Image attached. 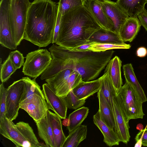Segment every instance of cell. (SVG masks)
I'll list each match as a JSON object with an SVG mask.
<instances>
[{
    "label": "cell",
    "mask_w": 147,
    "mask_h": 147,
    "mask_svg": "<svg viewBox=\"0 0 147 147\" xmlns=\"http://www.w3.org/2000/svg\"><path fill=\"white\" fill-rule=\"evenodd\" d=\"M11 0H1L0 3V43L10 50L17 45L12 34L10 19Z\"/></svg>",
    "instance_id": "cell-8"
},
{
    "label": "cell",
    "mask_w": 147,
    "mask_h": 147,
    "mask_svg": "<svg viewBox=\"0 0 147 147\" xmlns=\"http://www.w3.org/2000/svg\"><path fill=\"white\" fill-rule=\"evenodd\" d=\"M114 52L113 50L100 52H77L69 60L66 67L79 73L82 81H92L98 77L107 66Z\"/></svg>",
    "instance_id": "cell-3"
},
{
    "label": "cell",
    "mask_w": 147,
    "mask_h": 147,
    "mask_svg": "<svg viewBox=\"0 0 147 147\" xmlns=\"http://www.w3.org/2000/svg\"><path fill=\"white\" fill-rule=\"evenodd\" d=\"M100 84V78L89 81H82L72 90L80 100H85L99 91Z\"/></svg>",
    "instance_id": "cell-18"
},
{
    "label": "cell",
    "mask_w": 147,
    "mask_h": 147,
    "mask_svg": "<svg viewBox=\"0 0 147 147\" xmlns=\"http://www.w3.org/2000/svg\"><path fill=\"white\" fill-rule=\"evenodd\" d=\"M30 3L29 0L11 1V26L13 36L17 46L24 39L28 11Z\"/></svg>",
    "instance_id": "cell-5"
},
{
    "label": "cell",
    "mask_w": 147,
    "mask_h": 147,
    "mask_svg": "<svg viewBox=\"0 0 147 147\" xmlns=\"http://www.w3.org/2000/svg\"><path fill=\"white\" fill-rule=\"evenodd\" d=\"M20 107L26 111L36 123L45 117L49 110L43 94H35L31 99L20 104Z\"/></svg>",
    "instance_id": "cell-11"
},
{
    "label": "cell",
    "mask_w": 147,
    "mask_h": 147,
    "mask_svg": "<svg viewBox=\"0 0 147 147\" xmlns=\"http://www.w3.org/2000/svg\"><path fill=\"white\" fill-rule=\"evenodd\" d=\"M7 88L2 83L0 85V120L6 117Z\"/></svg>",
    "instance_id": "cell-35"
},
{
    "label": "cell",
    "mask_w": 147,
    "mask_h": 147,
    "mask_svg": "<svg viewBox=\"0 0 147 147\" xmlns=\"http://www.w3.org/2000/svg\"><path fill=\"white\" fill-rule=\"evenodd\" d=\"M9 56L15 68L17 69L23 65L24 57L19 51L16 50L10 53Z\"/></svg>",
    "instance_id": "cell-36"
},
{
    "label": "cell",
    "mask_w": 147,
    "mask_h": 147,
    "mask_svg": "<svg viewBox=\"0 0 147 147\" xmlns=\"http://www.w3.org/2000/svg\"><path fill=\"white\" fill-rule=\"evenodd\" d=\"M84 1H85V2H86L87 1H88V0H83Z\"/></svg>",
    "instance_id": "cell-43"
},
{
    "label": "cell",
    "mask_w": 147,
    "mask_h": 147,
    "mask_svg": "<svg viewBox=\"0 0 147 147\" xmlns=\"http://www.w3.org/2000/svg\"><path fill=\"white\" fill-rule=\"evenodd\" d=\"M49 110L45 117L36 123L38 136L45 142L47 147H55L53 131L50 123Z\"/></svg>",
    "instance_id": "cell-17"
},
{
    "label": "cell",
    "mask_w": 147,
    "mask_h": 147,
    "mask_svg": "<svg viewBox=\"0 0 147 147\" xmlns=\"http://www.w3.org/2000/svg\"><path fill=\"white\" fill-rule=\"evenodd\" d=\"M85 3L83 0H59L58 11L63 16L71 9L85 5Z\"/></svg>",
    "instance_id": "cell-32"
},
{
    "label": "cell",
    "mask_w": 147,
    "mask_h": 147,
    "mask_svg": "<svg viewBox=\"0 0 147 147\" xmlns=\"http://www.w3.org/2000/svg\"><path fill=\"white\" fill-rule=\"evenodd\" d=\"M22 78L24 82V89L20 104L31 99L36 94H43L40 86L35 81L36 78L31 80L28 77Z\"/></svg>",
    "instance_id": "cell-28"
},
{
    "label": "cell",
    "mask_w": 147,
    "mask_h": 147,
    "mask_svg": "<svg viewBox=\"0 0 147 147\" xmlns=\"http://www.w3.org/2000/svg\"><path fill=\"white\" fill-rule=\"evenodd\" d=\"M143 125L141 123H139L137 125L136 128L137 129L141 131L143 129Z\"/></svg>",
    "instance_id": "cell-42"
},
{
    "label": "cell",
    "mask_w": 147,
    "mask_h": 147,
    "mask_svg": "<svg viewBox=\"0 0 147 147\" xmlns=\"http://www.w3.org/2000/svg\"><path fill=\"white\" fill-rule=\"evenodd\" d=\"M62 16V15L58 11V16L55 28L53 39L52 42V43H55L56 42L59 31Z\"/></svg>",
    "instance_id": "cell-38"
},
{
    "label": "cell",
    "mask_w": 147,
    "mask_h": 147,
    "mask_svg": "<svg viewBox=\"0 0 147 147\" xmlns=\"http://www.w3.org/2000/svg\"><path fill=\"white\" fill-rule=\"evenodd\" d=\"M49 117L55 147H62L66 137L63 132L61 119L57 114L50 111Z\"/></svg>",
    "instance_id": "cell-24"
},
{
    "label": "cell",
    "mask_w": 147,
    "mask_h": 147,
    "mask_svg": "<svg viewBox=\"0 0 147 147\" xmlns=\"http://www.w3.org/2000/svg\"><path fill=\"white\" fill-rule=\"evenodd\" d=\"M82 81L81 75L74 71L67 80L55 92L59 96L64 97Z\"/></svg>",
    "instance_id": "cell-29"
},
{
    "label": "cell",
    "mask_w": 147,
    "mask_h": 147,
    "mask_svg": "<svg viewBox=\"0 0 147 147\" xmlns=\"http://www.w3.org/2000/svg\"><path fill=\"white\" fill-rule=\"evenodd\" d=\"M87 132V126L81 125L69 133L62 147H77L86 138Z\"/></svg>",
    "instance_id": "cell-26"
},
{
    "label": "cell",
    "mask_w": 147,
    "mask_h": 147,
    "mask_svg": "<svg viewBox=\"0 0 147 147\" xmlns=\"http://www.w3.org/2000/svg\"><path fill=\"white\" fill-rule=\"evenodd\" d=\"M116 3L129 17L137 18L145 8L147 0H117Z\"/></svg>",
    "instance_id": "cell-22"
},
{
    "label": "cell",
    "mask_w": 147,
    "mask_h": 147,
    "mask_svg": "<svg viewBox=\"0 0 147 147\" xmlns=\"http://www.w3.org/2000/svg\"><path fill=\"white\" fill-rule=\"evenodd\" d=\"M68 108L77 109L83 106L85 100H80L74 93L72 90L65 96L62 97Z\"/></svg>",
    "instance_id": "cell-33"
},
{
    "label": "cell",
    "mask_w": 147,
    "mask_h": 147,
    "mask_svg": "<svg viewBox=\"0 0 147 147\" xmlns=\"http://www.w3.org/2000/svg\"><path fill=\"white\" fill-rule=\"evenodd\" d=\"M89 109L83 107L76 109L69 115L67 129L69 132L73 131L81 125L87 117Z\"/></svg>",
    "instance_id": "cell-27"
},
{
    "label": "cell",
    "mask_w": 147,
    "mask_h": 147,
    "mask_svg": "<svg viewBox=\"0 0 147 147\" xmlns=\"http://www.w3.org/2000/svg\"><path fill=\"white\" fill-rule=\"evenodd\" d=\"M58 9V3L51 0H34L31 3L24 39L40 47L52 43Z\"/></svg>",
    "instance_id": "cell-1"
},
{
    "label": "cell",
    "mask_w": 147,
    "mask_h": 147,
    "mask_svg": "<svg viewBox=\"0 0 147 147\" xmlns=\"http://www.w3.org/2000/svg\"><path fill=\"white\" fill-rule=\"evenodd\" d=\"M131 47V46L130 44L126 43L123 45H119L93 42L89 48V49L90 51L100 52L114 49H130Z\"/></svg>",
    "instance_id": "cell-31"
},
{
    "label": "cell",
    "mask_w": 147,
    "mask_h": 147,
    "mask_svg": "<svg viewBox=\"0 0 147 147\" xmlns=\"http://www.w3.org/2000/svg\"><path fill=\"white\" fill-rule=\"evenodd\" d=\"M22 72L24 75L36 78L50 65L52 57L46 49H40L28 53L26 57Z\"/></svg>",
    "instance_id": "cell-6"
},
{
    "label": "cell",
    "mask_w": 147,
    "mask_h": 147,
    "mask_svg": "<svg viewBox=\"0 0 147 147\" xmlns=\"http://www.w3.org/2000/svg\"><path fill=\"white\" fill-rule=\"evenodd\" d=\"M74 71L70 69H63L53 77L46 79L45 81L55 92L67 80Z\"/></svg>",
    "instance_id": "cell-30"
},
{
    "label": "cell",
    "mask_w": 147,
    "mask_h": 147,
    "mask_svg": "<svg viewBox=\"0 0 147 147\" xmlns=\"http://www.w3.org/2000/svg\"><path fill=\"white\" fill-rule=\"evenodd\" d=\"M128 122L132 119H143L145 115L143 102L133 89L125 82L119 92Z\"/></svg>",
    "instance_id": "cell-7"
},
{
    "label": "cell",
    "mask_w": 147,
    "mask_h": 147,
    "mask_svg": "<svg viewBox=\"0 0 147 147\" xmlns=\"http://www.w3.org/2000/svg\"><path fill=\"white\" fill-rule=\"evenodd\" d=\"M89 42L119 45L125 44L121 39L119 34L102 28L91 35Z\"/></svg>",
    "instance_id": "cell-20"
},
{
    "label": "cell",
    "mask_w": 147,
    "mask_h": 147,
    "mask_svg": "<svg viewBox=\"0 0 147 147\" xmlns=\"http://www.w3.org/2000/svg\"><path fill=\"white\" fill-rule=\"evenodd\" d=\"M99 103V111L102 120L111 128L115 129V122L114 110L111 107L102 93L97 92Z\"/></svg>",
    "instance_id": "cell-23"
},
{
    "label": "cell",
    "mask_w": 147,
    "mask_h": 147,
    "mask_svg": "<svg viewBox=\"0 0 147 147\" xmlns=\"http://www.w3.org/2000/svg\"><path fill=\"white\" fill-rule=\"evenodd\" d=\"M85 5L102 28L115 32L113 23L98 0H88Z\"/></svg>",
    "instance_id": "cell-14"
},
{
    "label": "cell",
    "mask_w": 147,
    "mask_h": 147,
    "mask_svg": "<svg viewBox=\"0 0 147 147\" xmlns=\"http://www.w3.org/2000/svg\"><path fill=\"white\" fill-rule=\"evenodd\" d=\"M135 139L136 142L141 141L143 146H147V128L140 131L136 135Z\"/></svg>",
    "instance_id": "cell-37"
},
{
    "label": "cell",
    "mask_w": 147,
    "mask_h": 147,
    "mask_svg": "<svg viewBox=\"0 0 147 147\" xmlns=\"http://www.w3.org/2000/svg\"><path fill=\"white\" fill-rule=\"evenodd\" d=\"M92 43L90 42L75 48L68 49L71 51L74 52H86L91 51L89 49V48Z\"/></svg>",
    "instance_id": "cell-40"
},
{
    "label": "cell",
    "mask_w": 147,
    "mask_h": 147,
    "mask_svg": "<svg viewBox=\"0 0 147 147\" xmlns=\"http://www.w3.org/2000/svg\"><path fill=\"white\" fill-rule=\"evenodd\" d=\"M141 25L138 17H129L121 26L119 34L124 42H132L140 30Z\"/></svg>",
    "instance_id": "cell-19"
},
{
    "label": "cell",
    "mask_w": 147,
    "mask_h": 147,
    "mask_svg": "<svg viewBox=\"0 0 147 147\" xmlns=\"http://www.w3.org/2000/svg\"><path fill=\"white\" fill-rule=\"evenodd\" d=\"M137 55L139 57H145L147 55V49L144 47L138 48L136 51Z\"/></svg>",
    "instance_id": "cell-41"
},
{
    "label": "cell",
    "mask_w": 147,
    "mask_h": 147,
    "mask_svg": "<svg viewBox=\"0 0 147 147\" xmlns=\"http://www.w3.org/2000/svg\"><path fill=\"white\" fill-rule=\"evenodd\" d=\"M42 88L49 109L53 110L61 119H65L68 108L62 97L57 95L47 83L43 84Z\"/></svg>",
    "instance_id": "cell-13"
},
{
    "label": "cell",
    "mask_w": 147,
    "mask_h": 147,
    "mask_svg": "<svg viewBox=\"0 0 147 147\" xmlns=\"http://www.w3.org/2000/svg\"><path fill=\"white\" fill-rule=\"evenodd\" d=\"M16 70L8 56L2 65H1L0 79L2 82L7 81Z\"/></svg>",
    "instance_id": "cell-34"
},
{
    "label": "cell",
    "mask_w": 147,
    "mask_h": 147,
    "mask_svg": "<svg viewBox=\"0 0 147 147\" xmlns=\"http://www.w3.org/2000/svg\"><path fill=\"white\" fill-rule=\"evenodd\" d=\"M24 89V82L22 78L15 81L7 88L6 115L12 121L18 115Z\"/></svg>",
    "instance_id": "cell-9"
},
{
    "label": "cell",
    "mask_w": 147,
    "mask_h": 147,
    "mask_svg": "<svg viewBox=\"0 0 147 147\" xmlns=\"http://www.w3.org/2000/svg\"><path fill=\"white\" fill-rule=\"evenodd\" d=\"M100 86L99 90L114 110L113 100L117 95L115 89L110 79L108 72L105 71L103 75L100 77Z\"/></svg>",
    "instance_id": "cell-25"
},
{
    "label": "cell",
    "mask_w": 147,
    "mask_h": 147,
    "mask_svg": "<svg viewBox=\"0 0 147 147\" xmlns=\"http://www.w3.org/2000/svg\"><path fill=\"white\" fill-rule=\"evenodd\" d=\"M0 133L17 147H44L38 140L29 124L20 121L15 124L6 117L0 120Z\"/></svg>",
    "instance_id": "cell-4"
},
{
    "label": "cell",
    "mask_w": 147,
    "mask_h": 147,
    "mask_svg": "<svg viewBox=\"0 0 147 147\" xmlns=\"http://www.w3.org/2000/svg\"><path fill=\"white\" fill-rule=\"evenodd\" d=\"M101 28L85 5L76 7L62 16L55 44L71 49L90 43V36Z\"/></svg>",
    "instance_id": "cell-2"
},
{
    "label": "cell",
    "mask_w": 147,
    "mask_h": 147,
    "mask_svg": "<svg viewBox=\"0 0 147 147\" xmlns=\"http://www.w3.org/2000/svg\"><path fill=\"white\" fill-rule=\"evenodd\" d=\"M123 70L125 82L135 91L143 102H146L147 98L136 77L132 64L128 63L123 65Z\"/></svg>",
    "instance_id": "cell-21"
},
{
    "label": "cell",
    "mask_w": 147,
    "mask_h": 147,
    "mask_svg": "<svg viewBox=\"0 0 147 147\" xmlns=\"http://www.w3.org/2000/svg\"><path fill=\"white\" fill-rule=\"evenodd\" d=\"M98 0L113 23L115 32L119 34L121 26L129 16L116 2L110 0Z\"/></svg>",
    "instance_id": "cell-12"
},
{
    "label": "cell",
    "mask_w": 147,
    "mask_h": 147,
    "mask_svg": "<svg viewBox=\"0 0 147 147\" xmlns=\"http://www.w3.org/2000/svg\"><path fill=\"white\" fill-rule=\"evenodd\" d=\"M121 61L118 56H116L110 60L105 71L108 72L117 95L119 93L123 84L121 71Z\"/></svg>",
    "instance_id": "cell-15"
},
{
    "label": "cell",
    "mask_w": 147,
    "mask_h": 147,
    "mask_svg": "<svg viewBox=\"0 0 147 147\" xmlns=\"http://www.w3.org/2000/svg\"><path fill=\"white\" fill-rule=\"evenodd\" d=\"M94 124L101 132L104 142L108 146L118 145L120 141L115 130L109 127L102 119L99 110L93 116Z\"/></svg>",
    "instance_id": "cell-16"
},
{
    "label": "cell",
    "mask_w": 147,
    "mask_h": 147,
    "mask_svg": "<svg viewBox=\"0 0 147 147\" xmlns=\"http://www.w3.org/2000/svg\"><path fill=\"white\" fill-rule=\"evenodd\" d=\"M141 26L147 31V11L145 8L138 16Z\"/></svg>",
    "instance_id": "cell-39"
},
{
    "label": "cell",
    "mask_w": 147,
    "mask_h": 147,
    "mask_svg": "<svg viewBox=\"0 0 147 147\" xmlns=\"http://www.w3.org/2000/svg\"><path fill=\"white\" fill-rule=\"evenodd\" d=\"M113 104L115 125V131L120 142L127 144L130 137L129 132V127L119 93L114 98Z\"/></svg>",
    "instance_id": "cell-10"
}]
</instances>
